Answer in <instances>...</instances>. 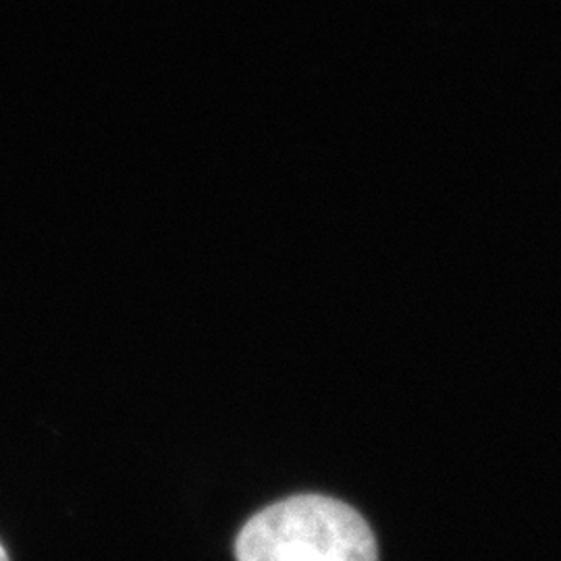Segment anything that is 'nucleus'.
<instances>
[{
	"instance_id": "obj_1",
	"label": "nucleus",
	"mask_w": 561,
	"mask_h": 561,
	"mask_svg": "<svg viewBox=\"0 0 561 561\" xmlns=\"http://www.w3.org/2000/svg\"><path fill=\"white\" fill-rule=\"evenodd\" d=\"M236 556L241 561H375L379 547L352 505L306 493L273 503L245 522Z\"/></svg>"
},
{
	"instance_id": "obj_2",
	"label": "nucleus",
	"mask_w": 561,
	"mask_h": 561,
	"mask_svg": "<svg viewBox=\"0 0 561 561\" xmlns=\"http://www.w3.org/2000/svg\"><path fill=\"white\" fill-rule=\"evenodd\" d=\"M7 560V553H4V549H2V545H0V561Z\"/></svg>"
}]
</instances>
